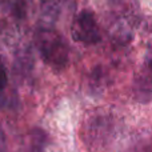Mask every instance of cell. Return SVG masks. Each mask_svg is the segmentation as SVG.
Instances as JSON below:
<instances>
[{
	"label": "cell",
	"instance_id": "7",
	"mask_svg": "<svg viewBox=\"0 0 152 152\" xmlns=\"http://www.w3.org/2000/svg\"><path fill=\"white\" fill-rule=\"evenodd\" d=\"M31 0H15L13 3V12L19 19H24L28 12V5Z\"/></svg>",
	"mask_w": 152,
	"mask_h": 152
},
{
	"label": "cell",
	"instance_id": "6",
	"mask_svg": "<svg viewBox=\"0 0 152 152\" xmlns=\"http://www.w3.org/2000/svg\"><path fill=\"white\" fill-rule=\"evenodd\" d=\"M48 145V136L43 129L35 128L29 134V152H45Z\"/></svg>",
	"mask_w": 152,
	"mask_h": 152
},
{
	"label": "cell",
	"instance_id": "1",
	"mask_svg": "<svg viewBox=\"0 0 152 152\" xmlns=\"http://www.w3.org/2000/svg\"><path fill=\"white\" fill-rule=\"evenodd\" d=\"M35 45L40 58L55 71H61L69 61V47L64 36L52 27L43 26L35 34Z\"/></svg>",
	"mask_w": 152,
	"mask_h": 152
},
{
	"label": "cell",
	"instance_id": "8",
	"mask_svg": "<svg viewBox=\"0 0 152 152\" xmlns=\"http://www.w3.org/2000/svg\"><path fill=\"white\" fill-rule=\"evenodd\" d=\"M7 83H8V77H7V72L3 67H0V92L7 87Z\"/></svg>",
	"mask_w": 152,
	"mask_h": 152
},
{
	"label": "cell",
	"instance_id": "2",
	"mask_svg": "<svg viewBox=\"0 0 152 152\" xmlns=\"http://www.w3.org/2000/svg\"><path fill=\"white\" fill-rule=\"evenodd\" d=\"M71 36L83 44H96L102 40V31L92 11L83 10L75 16L71 26Z\"/></svg>",
	"mask_w": 152,
	"mask_h": 152
},
{
	"label": "cell",
	"instance_id": "5",
	"mask_svg": "<svg viewBox=\"0 0 152 152\" xmlns=\"http://www.w3.org/2000/svg\"><path fill=\"white\" fill-rule=\"evenodd\" d=\"M63 0H40V12L45 23L52 24L58 19Z\"/></svg>",
	"mask_w": 152,
	"mask_h": 152
},
{
	"label": "cell",
	"instance_id": "4",
	"mask_svg": "<svg viewBox=\"0 0 152 152\" xmlns=\"http://www.w3.org/2000/svg\"><path fill=\"white\" fill-rule=\"evenodd\" d=\"M111 11L119 19H132L137 12V1L136 0H108Z\"/></svg>",
	"mask_w": 152,
	"mask_h": 152
},
{
	"label": "cell",
	"instance_id": "3",
	"mask_svg": "<svg viewBox=\"0 0 152 152\" xmlns=\"http://www.w3.org/2000/svg\"><path fill=\"white\" fill-rule=\"evenodd\" d=\"M134 95L140 103H148L152 99V52L145 56L134 79Z\"/></svg>",
	"mask_w": 152,
	"mask_h": 152
}]
</instances>
